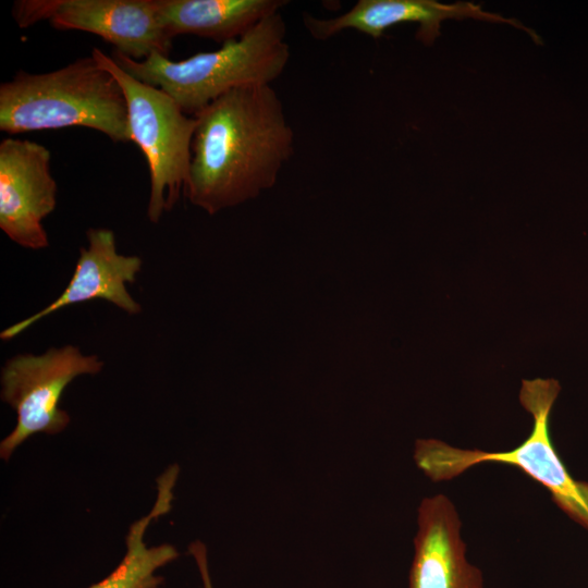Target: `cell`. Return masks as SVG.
Listing matches in <instances>:
<instances>
[{
  "label": "cell",
  "instance_id": "6da1fadb",
  "mask_svg": "<svg viewBox=\"0 0 588 588\" xmlns=\"http://www.w3.org/2000/svg\"><path fill=\"white\" fill-rule=\"evenodd\" d=\"M194 117L184 194L209 215L271 188L294 154V131L271 85L228 91Z\"/></svg>",
  "mask_w": 588,
  "mask_h": 588
},
{
  "label": "cell",
  "instance_id": "8fae6325",
  "mask_svg": "<svg viewBox=\"0 0 588 588\" xmlns=\"http://www.w3.org/2000/svg\"><path fill=\"white\" fill-rule=\"evenodd\" d=\"M408 588H483L481 571L466 559L458 513L444 494L418 507Z\"/></svg>",
  "mask_w": 588,
  "mask_h": 588
},
{
  "label": "cell",
  "instance_id": "ba28073f",
  "mask_svg": "<svg viewBox=\"0 0 588 588\" xmlns=\"http://www.w3.org/2000/svg\"><path fill=\"white\" fill-rule=\"evenodd\" d=\"M58 185L51 152L44 145L13 136L0 143V228L29 249L49 246L42 220L57 206Z\"/></svg>",
  "mask_w": 588,
  "mask_h": 588
},
{
  "label": "cell",
  "instance_id": "5b68a950",
  "mask_svg": "<svg viewBox=\"0 0 588 588\" xmlns=\"http://www.w3.org/2000/svg\"><path fill=\"white\" fill-rule=\"evenodd\" d=\"M91 54L117 78L125 95L131 138L140 148L149 169L147 216L157 223L185 191L197 120L162 89L133 77L111 56L98 48Z\"/></svg>",
  "mask_w": 588,
  "mask_h": 588
},
{
  "label": "cell",
  "instance_id": "52a82bcc",
  "mask_svg": "<svg viewBox=\"0 0 588 588\" xmlns=\"http://www.w3.org/2000/svg\"><path fill=\"white\" fill-rule=\"evenodd\" d=\"M12 16L21 28L48 21L56 29L97 35L137 61L152 53L169 57L172 48L157 0H19Z\"/></svg>",
  "mask_w": 588,
  "mask_h": 588
},
{
  "label": "cell",
  "instance_id": "7a4b0ae2",
  "mask_svg": "<svg viewBox=\"0 0 588 588\" xmlns=\"http://www.w3.org/2000/svg\"><path fill=\"white\" fill-rule=\"evenodd\" d=\"M87 127L130 143L128 108L117 78L93 54L46 73L17 72L0 85V130Z\"/></svg>",
  "mask_w": 588,
  "mask_h": 588
},
{
  "label": "cell",
  "instance_id": "4fadbf2b",
  "mask_svg": "<svg viewBox=\"0 0 588 588\" xmlns=\"http://www.w3.org/2000/svg\"><path fill=\"white\" fill-rule=\"evenodd\" d=\"M179 473V466L173 464L158 478L155 505L146 516L130 526L123 560L112 573L89 588H158L163 584V578L156 575L157 569L176 560L180 553L169 543L148 547L144 539L149 524L171 510Z\"/></svg>",
  "mask_w": 588,
  "mask_h": 588
},
{
  "label": "cell",
  "instance_id": "9c48e42d",
  "mask_svg": "<svg viewBox=\"0 0 588 588\" xmlns=\"http://www.w3.org/2000/svg\"><path fill=\"white\" fill-rule=\"evenodd\" d=\"M448 19L505 23L526 32L534 41L539 40V36L522 22L486 12L479 4L464 1L445 4L436 0H359L345 13L331 19L305 13L303 23L316 40H328L346 29L377 39L394 25L418 23L416 38L431 46L440 35L441 23Z\"/></svg>",
  "mask_w": 588,
  "mask_h": 588
},
{
  "label": "cell",
  "instance_id": "7c38bea8",
  "mask_svg": "<svg viewBox=\"0 0 588 588\" xmlns=\"http://www.w3.org/2000/svg\"><path fill=\"white\" fill-rule=\"evenodd\" d=\"M160 22L173 39L195 35L221 45L240 38L285 0H157Z\"/></svg>",
  "mask_w": 588,
  "mask_h": 588
},
{
  "label": "cell",
  "instance_id": "30bf717a",
  "mask_svg": "<svg viewBox=\"0 0 588 588\" xmlns=\"http://www.w3.org/2000/svg\"><path fill=\"white\" fill-rule=\"evenodd\" d=\"M86 235L88 246L79 249L73 275L60 296L33 316L5 328L0 333L1 340H12L63 307L91 299L108 301L130 315L140 313L139 304L128 294L125 284L136 281L142 259L119 254L112 230L93 228Z\"/></svg>",
  "mask_w": 588,
  "mask_h": 588
},
{
  "label": "cell",
  "instance_id": "3957f363",
  "mask_svg": "<svg viewBox=\"0 0 588 588\" xmlns=\"http://www.w3.org/2000/svg\"><path fill=\"white\" fill-rule=\"evenodd\" d=\"M111 57L133 77L162 89L185 113L195 115L228 91L271 85L286 68L290 46L285 21L277 12L240 38L180 61L160 53L143 61L118 51Z\"/></svg>",
  "mask_w": 588,
  "mask_h": 588
},
{
  "label": "cell",
  "instance_id": "277c9868",
  "mask_svg": "<svg viewBox=\"0 0 588 588\" xmlns=\"http://www.w3.org/2000/svg\"><path fill=\"white\" fill-rule=\"evenodd\" d=\"M560 390L554 379L522 381L519 402L532 416L534 425L529 436L513 450H465L437 439H418L415 464L436 482L453 479L482 463L515 466L544 487L554 503L588 530V482L571 476L550 436V414Z\"/></svg>",
  "mask_w": 588,
  "mask_h": 588
},
{
  "label": "cell",
  "instance_id": "8992f818",
  "mask_svg": "<svg viewBox=\"0 0 588 588\" xmlns=\"http://www.w3.org/2000/svg\"><path fill=\"white\" fill-rule=\"evenodd\" d=\"M103 362L78 347H51L40 355L19 354L1 370V400L17 415L14 429L0 443V457L9 461L24 441L36 433L57 434L69 422L59 407L65 388L81 375H97Z\"/></svg>",
  "mask_w": 588,
  "mask_h": 588
},
{
  "label": "cell",
  "instance_id": "5bb4252c",
  "mask_svg": "<svg viewBox=\"0 0 588 588\" xmlns=\"http://www.w3.org/2000/svg\"><path fill=\"white\" fill-rule=\"evenodd\" d=\"M194 558L201 576L204 588H213L208 568L207 548L200 540L191 542L187 549Z\"/></svg>",
  "mask_w": 588,
  "mask_h": 588
}]
</instances>
